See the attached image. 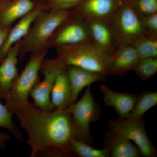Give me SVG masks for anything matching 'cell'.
Returning <instances> with one entry per match:
<instances>
[{
	"instance_id": "obj_1",
	"label": "cell",
	"mask_w": 157,
	"mask_h": 157,
	"mask_svg": "<svg viewBox=\"0 0 157 157\" xmlns=\"http://www.w3.org/2000/svg\"><path fill=\"white\" fill-rule=\"evenodd\" d=\"M14 115L27 134L30 157H72L69 145L75 132L68 107L45 111L29 102Z\"/></svg>"
},
{
	"instance_id": "obj_2",
	"label": "cell",
	"mask_w": 157,
	"mask_h": 157,
	"mask_svg": "<svg viewBox=\"0 0 157 157\" xmlns=\"http://www.w3.org/2000/svg\"><path fill=\"white\" fill-rule=\"evenodd\" d=\"M44 11L38 15L27 34L19 42L20 61L27 52L48 49V43L54 34L71 16L70 10Z\"/></svg>"
},
{
	"instance_id": "obj_3",
	"label": "cell",
	"mask_w": 157,
	"mask_h": 157,
	"mask_svg": "<svg viewBox=\"0 0 157 157\" xmlns=\"http://www.w3.org/2000/svg\"><path fill=\"white\" fill-rule=\"evenodd\" d=\"M57 58L66 66H73L107 75L113 56L92 40L57 47Z\"/></svg>"
},
{
	"instance_id": "obj_4",
	"label": "cell",
	"mask_w": 157,
	"mask_h": 157,
	"mask_svg": "<svg viewBox=\"0 0 157 157\" xmlns=\"http://www.w3.org/2000/svg\"><path fill=\"white\" fill-rule=\"evenodd\" d=\"M47 50L33 53L5 99L6 106L12 115L28 104L31 92L40 81L39 73Z\"/></svg>"
},
{
	"instance_id": "obj_5",
	"label": "cell",
	"mask_w": 157,
	"mask_h": 157,
	"mask_svg": "<svg viewBox=\"0 0 157 157\" xmlns=\"http://www.w3.org/2000/svg\"><path fill=\"white\" fill-rule=\"evenodd\" d=\"M68 108L73 122L75 138L90 144L92 139L90 124L98 120L101 113L100 106L94 101L90 86L86 87L83 96L78 102L71 104Z\"/></svg>"
},
{
	"instance_id": "obj_6",
	"label": "cell",
	"mask_w": 157,
	"mask_h": 157,
	"mask_svg": "<svg viewBox=\"0 0 157 157\" xmlns=\"http://www.w3.org/2000/svg\"><path fill=\"white\" fill-rule=\"evenodd\" d=\"M119 47L131 43L145 34L140 17L130 3L123 1L110 21Z\"/></svg>"
},
{
	"instance_id": "obj_7",
	"label": "cell",
	"mask_w": 157,
	"mask_h": 157,
	"mask_svg": "<svg viewBox=\"0 0 157 157\" xmlns=\"http://www.w3.org/2000/svg\"><path fill=\"white\" fill-rule=\"evenodd\" d=\"M108 123L109 129L133 141L141 155L145 157L156 156V148L147 135L143 118L129 117L125 119L109 120Z\"/></svg>"
},
{
	"instance_id": "obj_8",
	"label": "cell",
	"mask_w": 157,
	"mask_h": 157,
	"mask_svg": "<svg viewBox=\"0 0 157 157\" xmlns=\"http://www.w3.org/2000/svg\"><path fill=\"white\" fill-rule=\"evenodd\" d=\"M67 67L57 57L43 60L40 72L44 78L36 85L30 94L34 104L40 109L45 111L55 109L51 101V93L58 74Z\"/></svg>"
},
{
	"instance_id": "obj_9",
	"label": "cell",
	"mask_w": 157,
	"mask_h": 157,
	"mask_svg": "<svg viewBox=\"0 0 157 157\" xmlns=\"http://www.w3.org/2000/svg\"><path fill=\"white\" fill-rule=\"evenodd\" d=\"M92 40L87 24L82 20L71 15L54 34L48 48L73 45Z\"/></svg>"
},
{
	"instance_id": "obj_10",
	"label": "cell",
	"mask_w": 157,
	"mask_h": 157,
	"mask_svg": "<svg viewBox=\"0 0 157 157\" xmlns=\"http://www.w3.org/2000/svg\"><path fill=\"white\" fill-rule=\"evenodd\" d=\"M123 0H84L71 11V15L87 21H110Z\"/></svg>"
},
{
	"instance_id": "obj_11",
	"label": "cell",
	"mask_w": 157,
	"mask_h": 157,
	"mask_svg": "<svg viewBox=\"0 0 157 157\" xmlns=\"http://www.w3.org/2000/svg\"><path fill=\"white\" fill-rule=\"evenodd\" d=\"M85 22L87 24L93 42L113 56L119 48V45L110 21L92 20Z\"/></svg>"
},
{
	"instance_id": "obj_12",
	"label": "cell",
	"mask_w": 157,
	"mask_h": 157,
	"mask_svg": "<svg viewBox=\"0 0 157 157\" xmlns=\"http://www.w3.org/2000/svg\"><path fill=\"white\" fill-rule=\"evenodd\" d=\"M19 42L10 49L0 63V98L6 99L19 74L17 69Z\"/></svg>"
},
{
	"instance_id": "obj_13",
	"label": "cell",
	"mask_w": 157,
	"mask_h": 157,
	"mask_svg": "<svg viewBox=\"0 0 157 157\" xmlns=\"http://www.w3.org/2000/svg\"><path fill=\"white\" fill-rule=\"evenodd\" d=\"M100 90L105 105L113 108L119 118L125 119L129 117L136 104L137 94L115 91L104 85L101 86Z\"/></svg>"
},
{
	"instance_id": "obj_14",
	"label": "cell",
	"mask_w": 157,
	"mask_h": 157,
	"mask_svg": "<svg viewBox=\"0 0 157 157\" xmlns=\"http://www.w3.org/2000/svg\"><path fill=\"white\" fill-rule=\"evenodd\" d=\"M44 11V8H35L30 12L20 19L19 21L10 29L6 39L0 48V63L6 56L10 49L16 43L22 40L27 34L35 20L41 12Z\"/></svg>"
},
{
	"instance_id": "obj_15",
	"label": "cell",
	"mask_w": 157,
	"mask_h": 157,
	"mask_svg": "<svg viewBox=\"0 0 157 157\" xmlns=\"http://www.w3.org/2000/svg\"><path fill=\"white\" fill-rule=\"evenodd\" d=\"M67 73L71 90V104L76 102L84 88L103 81L106 75L73 66H67Z\"/></svg>"
},
{
	"instance_id": "obj_16",
	"label": "cell",
	"mask_w": 157,
	"mask_h": 157,
	"mask_svg": "<svg viewBox=\"0 0 157 157\" xmlns=\"http://www.w3.org/2000/svg\"><path fill=\"white\" fill-rule=\"evenodd\" d=\"M109 157H139L137 146L122 135L109 129L105 134L104 148Z\"/></svg>"
},
{
	"instance_id": "obj_17",
	"label": "cell",
	"mask_w": 157,
	"mask_h": 157,
	"mask_svg": "<svg viewBox=\"0 0 157 157\" xmlns=\"http://www.w3.org/2000/svg\"><path fill=\"white\" fill-rule=\"evenodd\" d=\"M140 59L131 44L120 46L113 56L107 75L122 76L136 67Z\"/></svg>"
},
{
	"instance_id": "obj_18",
	"label": "cell",
	"mask_w": 157,
	"mask_h": 157,
	"mask_svg": "<svg viewBox=\"0 0 157 157\" xmlns=\"http://www.w3.org/2000/svg\"><path fill=\"white\" fill-rule=\"evenodd\" d=\"M67 67L58 74L51 93V101L55 109H64L71 105V90Z\"/></svg>"
},
{
	"instance_id": "obj_19",
	"label": "cell",
	"mask_w": 157,
	"mask_h": 157,
	"mask_svg": "<svg viewBox=\"0 0 157 157\" xmlns=\"http://www.w3.org/2000/svg\"><path fill=\"white\" fill-rule=\"evenodd\" d=\"M35 8L32 0H14L0 14V25L10 27L14 21L24 17Z\"/></svg>"
},
{
	"instance_id": "obj_20",
	"label": "cell",
	"mask_w": 157,
	"mask_h": 157,
	"mask_svg": "<svg viewBox=\"0 0 157 157\" xmlns=\"http://www.w3.org/2000/svg\"><path fill=\"white\" fill-rule=\"evenodd\" d=\"M130 44L137 51L140 59L157 58V36L144 34Z\"/></svg>"
},
{
	"instance_id": "obj_21",
	"label": "cell",
	"mask_w": 157,
	"mask_h": 157,
	"mask_svg": "<svg viewBox=\"0 0 157 157\" xmlns=\"http://www.w3.org/2000/svg\"><path fill=\"white\" fill-rule=\"evenodd\" d=\"M157 105V92L144 91L137 97L134 109L129 117L141 118L150 109Z\"/></svg>"
},
{
	"instance_id": "obj_22",
	"label": "cell",
	"mask_w": 157,
	"mask_h": 157,
	"mask_svg": "<svg viewBox=\"0 0 157 157\" xmlns=\"http://www.w3.org/2000/svg\"><path fill=\"white\" fill-rule=\"evenodd\" d=\"M69 148L72 157H109L104 148L98 149L89 144L73 138L70 141Z\"/></svg>"
},
{
	"instance_id": "obj_23",
	"label": "cell",
	"mask_w": 157,
	"mask_h": 157,
	"mask_svg": "<svg viewBox=\"0 0 157 157\" xmlns=\"http://www.w3.org/2000/svg\"><path fill=\"white\" fill-rule=\"evenodd\" d=\"M133 71L142 81L148 80L156 74L157 58L140 59Z\"/></svg>"
},
{
	"instance_id": "obj_24",
	"label": "cell",
	"mask_w": 157,
	"mask_h": 157,
	"mask_svg": "<svg viewBox=\"0 0 157 157\" xmlns=\"http://www.w3.org/2000/svg\"><path fill=\"white\" fill-rule=\"evenodd\" d=\"M12 116L6 105L0 102V128L7 129L17 140L23 142L22 135L13 122Z\"/></svg>"
},
{
	"instance_id": "obj_25",
	"label": "cell",
	"mask_w": 157,
	"mask_h": 157,
	"mask_svg": "<svg viewBox=\"0 0 157 157\" xmlns=\"http://www.w3.org/2000/svg\"><path fill=\"white\" fill-rule=\"evenodd\" d=\"M128 2L139 17L157 13V0H130Z\"/></svg>"
},
{
	"instance_id": "obj_26",
	"label": "cell",
	"mask_w": 157,
	"mask_h": 157,
	"mask_svg": "<svg viewBox=\"0 0 157 157\" xmlns=\"http://www.w3.org/2000/svg\"><path fill=\"white\" fill-rule=\"evenodd\" d=\"M84 0H50L48 8L50 11L70 10L80 5Z\"/></svg>"
},
{
	"instance_id": "obj_27",
	"label": "cell",
	"mask_w": 157,
	"mask_h": 157,
	"mask_svg": "<svg viewBox=\"0 0 157 157\" xmlns=\"http://www.w3.org/2000/svg\"><path fill=\"white\" fill-rule=\"evenodd\" d=\"M140 18L145 33L157 36V13Z\"/></svg>"
},
{
	"instance_id": "obj_28",
	"label": "cell",
	"mask_w": 157,
	"mask_h": 157,
	"mask_svg": "<svg viewBox=\"0 0 157 157\" xmlns=\"http://www.w3.org/2000/svg\"><path fill=\"white\" fill-rule=\"evenodd\" d=\"M11 139V136L6 133L0 132V149H5L7 142Z\"/></svg>"
},
{
	"instance_id": "obj_29",
	"label": "cell",
	"mask_w": 157,
	"mask_h": 157,
	"mask_svg": "<svg viewBox=\"0 0 157 157\" xmlns=\"http://www.w3.org/2000/svg\"><path fill=\"white\" fill-rule=\"evenodd\" d=\"M10 27H4L0 25V48L10 31Z\"/></svg>"
},
{
	"instance_id": "obj_30",
	"label": "cell",
	"mask_w": 157,
	"mask_h": 157,
	"mask_svg": "<svg viewBox=\"0 0 157 157\" xmlns=\"http://www.w3.org/2000/svg\"><path fill=\"white\" fill-rule=\"evenodd\" d=\"M123 1H128V2H129V1H130V0H123Z\"/></svg>"
}]
</instances>
